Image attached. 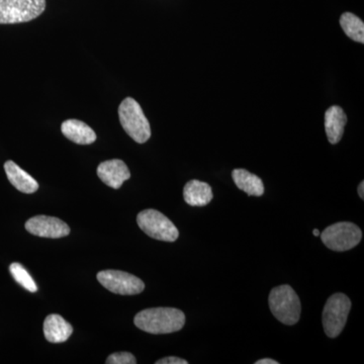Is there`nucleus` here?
I'll use <instances>...</instances> for the list:
<instances>
[{
  "label": "nucleus",
  "instance_id": "423d86ee",
  "mask_svg": "<svg viewBox=\"0 0 364 364\" xmlns=\"http://www.w3.org/2000/svg\"><path fill=\"white\" fill-rule=\"evenodd\" d=\"M351 301L344 294H335L328 299L323 311V326L326 335L336 338L343 331L350 312Z\"/></svg>",
  "mask_w": 364,
  "mask_h": 364
},
{
  "label": "nucleus",
  "instance_id": "f3484780",
  "mask_svg": "<svg viewBox=\"0 0 364 364\" xmlns=\"http://www.w3.org/2000/svg\"><path fill=\"white\" fill-rule=\"evenodd\" d=\"M340 26L350 39L363 44L364 23L358 16L351 13H345L340 18Z\"/></svg>",
  "mask_w": 364,
  "mask_h": 364
},
{
  "label": "nucleus",
  "instance_id": "f8f14e48",
  "mask_svg": "<svg viewBox=\"0 0 364 364\" xmlns=\"http://www.w3.org/2000/svg\"><path fill=\"white\" fill-rule=\"evenodd\" d=\"M62 134L79 145H90L97 140V134L88 124L78 119H67L61 126Z\"/></svg>",
  "mask_w": 364,
  "mask_h": 364
},
{
  "label": "nucleus",
  "instance_id": "7ed1b4c3",
  "mask_svg": "<svg viewBox=\"0 0 364 364\" xmlns=\"http://www.w3.org/2000/svg\"><path fill=\"white\" fill-rule=\"evenodd\" d=\"M119 122L124 132L135 142L144 144L149 140L151 128L149 121L144 114L141 105L134 98L127 97L119 107Z\"/></svg>",
  "mask_w": 364,
  "mask_h": 364
},
{
  "label": "nucleus",
  "instance_id": "2eb2a0df",
  "mask_svg": "<svg viewBox=\"0 0 364 364\" xmlns=\"http://www.w3.org/2000/svg\"><path fill=\"white\" fill-rule=\"evenodd\" d=\"M183 198L191 207H205L214 198L210 184L200 181H191L183 189Z\"/></svg>",
  "mask_w": 364,
  "mask_h": 364
},
{
  "label": "nucleus",
  "instance_id": "aec40b11",
  "mask_svg": "<svg viewBox=\"0 0 364 364\" xmlns=\"http://www.w3.org/2000/svg\"><path fill=\"white\" fill-rule=\"evenodd\" d=\"M156 364H188V361L184 359L174 358V356H170V358H165L157 360Z\"/></svg>",
  "mask_w": 364,
  "mask_h": 364
},
{
  "label": "nucleus",
  "instance_id": "f257e3e1",
  "mask_svg": "<svg viewBox=\"0 0 364 364\" xmlns=\"http://www.w3.org/2000/svg\"><path fill=\"white\" fill-rule=\"evenodd\" d=\"M134 323L139 329L150 334H169L183 328L186 315L178 309H147L136 314Z\"/></svg>",
  "mask_w": 364,
  "mask_h": 364
},
{
  "label": "nucleus",
  "instance_id": "ddd939ff",
  "mask_svg": "<svg viewBox=\"0 0 364 364\" xmlns=\"http://www.w3.org/2000/svg\"><path fill=\"white\" fill-rule=\"evenodd\" d=\"M347 117L343 109L337 105L329 107L325 114V130L329 142L335 145L338 144L344 134Z\"/></svg>",
  "mask_w": 364,
  "mask_h": 364
},
{
  "label": "nucleus",
  "instance_id": "412c9836",
  "mask_svg": "<svg viewBox=\"0 0 364 364\" xmlns=\"http://www.w3.org/2000/svg\"><path fill=\"white\" fill-rule=\"evenodd\" d=\"M256 364H279V361L273 360L270 358L260 359V360L256 361Z\"/></svg>",
  "mask_w": 364,
  "mask_h": 364
},
{
  "label": "nucleus",
  "instance_id": "0eeeda50",
  "mask_svg": "<svg viewBox=\"0 0 364 364\" xmlns=\"http://www.w3.org/2000/svg\"><path fill=\"white\" fill-rule=\"evenodd\" d=\"M138 226L151 238L159 241L174 242L178 239L179 232L166 215L156 210H142L136 217Z\"/></svg>",
  "mask_w": 364,
  "mask_h": 364
},
{
  "label": "nucleus",
  "instance_id": "20e7f679",
  "mask_svg": "<svg viewBox=\"0 0 364 364\" xmlns=\"http://www.w3.org/2000/svg\"><path fill=\"white\" fill-rule=\"evenodd\" d=\"M46 0H0V23H26L44 13Z\"/></svg>",
  "mask_w": 364,
  "mask_h": 364
},
{
  "label": "nucleus",
  "instance_id": "4468645a",
  "mask_svg": "<svg viewBox=\"0 0 364 364\" xmlns=\"http://www.w3.org/2000/svg\"><path fill=\"white\" fill-rule=\"evenodd\" d=\"M4 170L9 182L21 193H33L39 189L37 181L14 161H6Z\"/></svg>",
  "mask_w": 364,
  "mask_h": 364
},
{
  "label": "nucleus",
  "instance_id": "f03ea898",
  "mask_svg": "<svg viewBox=\"0 0 364 364\" xmlns=\"http://www.w3.org/2000/svg\"><path fill=\"white\" fill-rule=\"evenodd\" d=\"M268 303L273 316L282 324L291 326L299 322L301 312V301L293 287L287 284L274 287L270 291Z\"/></svg>",
  "mask_w": 364,
  "mask_h": 364
},
{
  "label": "nucleus",
  "instance_id": "39448f33",
  "mask_svg": "<svg viewBox=\"0 0 364 364\" xmlns=\"http://www.w3.org/2000/svg\"><path fill=\"white\" fill-rule=\"evenodd\" d=\"M320 236L328 248L337 252H343L360 243L363 232L353 223L340 222L326 228Z\"/></svg>",
  "mask_w": 364,
  "mask_h": 364
},
{
  "label": "nucleus",
  "instance_id": "9d476101",
  "mask_svg": "<svg viewBox=\"0 0 364 364\" xmlns=\"http://www.w3.org/2000/svg\"><path fill=\"white\" fill-rule=\"evenodd\" d=\"M97 176L109 188L119 189L131 177L126 163L119 159L107 160L97 167Z\"/></svg>",
  "mask_w": 364,
  "mask_h": 364
},
{
  "label": "nucleus",
  "instance_id": "9b49d317",
  "mask_svg": "<svg viewBox=\"0 0 364 364\" xmlns=\"http://www.w3.org/2000/svg\"><path fill=\"white\" fill-rule=\"evenodd\" d=\"M73 333L72 326L57 314L46 318L44 322L45 338L51 343H63L70 338Z\"/></svg>",
  "mask_w": 364,
  "mask_h": 364
},
{
  "label": "nucleus",
  "instance_id": "6ab92c4d",
  "mask_svg": "<svg viewBox=\"0 0 364 364\" xmlns=\"http://www.w3.org/2000/svg\"><path fill=\"white\" fill-rule=\"evenodd\" d=\"M107 364H136V360L135 356L130 352H116L112 353L107 358Z\"/></svg>",
  "mask_w": 364,
  "mask_h": 364
},
{
  "label": "nucleus",
  "instance_id": "dca6fc26",
  "mask_svg": "<svg viewBox=\"0 0 364 364\" xmlns=\"http://www.w3.org/2000/svg\"><path fill=\"white\" fill-rule=\"evenodd\" d=\"M232 177L237 188L247 193L248 196H261L264 193V186L260 177L250 173L245 169H235Z\"/></svg>",
  "mask_w": 364,
  "mask_h": 364
},
{
  "label": "nucleus",
  "instance_id": "6e6552de",
  "mask_svg": "<svg viewBox=\"0 0 364 364\" xmlns=\"http://www.w3.org/2000/svg\"><path fill=\"white\" fill-rule=\"evenodd\" d=\"M97 280L107 291L122 296H134L142 293L145 289V284L139 277L121 270L98 272Z\"/></svg>",
  "mask_w": 364,
  "mask_h": 364
},
{
  "label": "nucleus",
  "instance_id": "a211bd4d",
  "mask_svg": "<svg viewBox=\"0 0 364 364\" xmlns=\"http://www.w3.org/2000/svg\"><path fill=\"white\" fill-rule=\"evenodd\" d=\"M9 272H11V274L13 275L14 280H16L18 284H21L23 289H26V291H30V293H36V291H38V287L37 284H36L35 280L33 279L30 273H28V270H26L21 263H11V267H9Z\"/></svg>",
  "mask_w": 364,
  "mask_h": 364
},
{
  "label": "nucleus",
  "instance_id": "5701e85b",
  "mask_svg": "<svg viewBox=\"0 0 364 364\" xmlns=\"http://www.w3.org/2000/svg\"><path fill=\"white\" fill-rule=\"evenodd\" d=\"M313 234H314V236L318 237V236H320L321 233H320V231H318V230L315 229L313 231Z\"/></svg>",
  "mask_w": 364,
  "mask_h": 364
},
{
  "label": "nucleus",
  "instance_id": "4be33fe9",
  "mask_svg": "<svg viewBox=\"0 0 364 364\" xmlns=\"http://www.w3.org/2000/svg\"><path fill=\"white\" fill-rule=\"evenodd\" d=\"M358 195L361 200H364V181H361L358 186Z\"/></svg>",
  "mask_w": 364,
  "mask_h": 364
},
{
  "label": "nucleus",
  "instance_id": "1a4fd4ad",
  "mask_svg": "<svg viewBox=\"0 0 364 364\" xmlns=\"http://www.w3.org/2000/svg\"><path fill=\"white\" fill-rule=\"evenodd\" d=\"M26 231L42 238L58 239L68 236L70 228L58 218L36 215L26 221Z\"/></svg>",
  "mask_w": 364,
  "mask_h": 364
}]
</instances>
